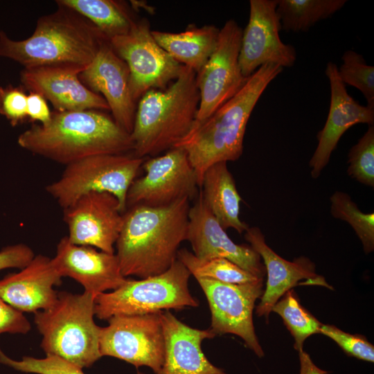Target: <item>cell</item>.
<instances>
[{"label": "cell", "mask_w": 374, "mask_h": 374, "mask_svg": "<svg viewBox=\"0 0 374 374\" xmlns=\"http://www.w3.org/2000/svg\"><path fill=\"white\" fill-rule=\"evenodd\" d=\"M189 201L161 207L136 205L124 213L116 255L125 277L145 278L170 267L186 240Z\"/></svg>", "instance_id": "cell-1"}, {"label": "cell", "mask_w": 374, "mask_h": 374, "mask_svg": "<svg viewBox=\"0 0 374 374\" xmlns=\"http://www.w3.org/2000/svg\"><path fill=\"white\" fill-rule=\"evenodd\" d=\"M283 70L271 63L259 67L233 98L208 117L195 119L188 134L174 147L186 152L199 187L210 166L241 157L251 112L265 89Z\"/></svg>", "instance_id": "cell-2"}, {"label": "cell", "mask_w": 374, "mask_h": 374, "mask_svg": "<svg viewBox=\"0 0 374 374\" xmlns=\"http://www.w3.org/2000/svg\"><path fill=\"white\" fill-rule=\"evenodd\" d=\"M20 147L65 166L98 154L133 150L130 134L100 110L57 112L46 124H35L17 139Z\"/></svg>", "instance_id": "cell-3"}, {"label": "cell", "mask_w": 374, "mask_h": 374, "mask_svg": "<svg viewBox=\"0 0 374 374\" xmlns=\"http://www.w3.org/2000/svg\"><path fill=\"white\" fill-rule=\"evenodd\" d=\"M40 17L33 33L23 40L0 30V56L30 69L77 68L83 71L109 39L88 19L66 7Z\"/></svg>", "instance_id": "cell-4"}, {"label": "cell", "mask_w": 374, "mask_h": 374, "mask_svg": "<svg viewBox=\"0 0 374 374\" xmlns=\"http://www.w3.org/2000/svg\"><path fill=\"white\" fill-rule=\"evenodd\" d=\"M197 73L183 66L164 89H150L136 105L130 133L135 157H156L173 148L189 132L199 105Z\"/></svg>", "instance_id": "cell-5"}, {"label": "cell", "mask_w": 374, "mask_h": 374, "mask_svg": "<svg viewBox=\"0 0 374 374\" xmlns=\"http://www.w3.org/2000/svg\"><path fill=\"white\" fill-rule=\"evenodd\" d=\"M95 296L60 292L54 304L34 313V323L42 336L46 355L59 357L81 368L91 366L101 357V327L94 321Z\"/></svg>", "instance_id": "cell-6"}, {"label": "cell", "mask_w": 374, "mask_h": 374, "mask_svg": "<svg viewBox=\"0 0 374 374\" xmlns=\"http://www.w3.org/2000/svg\"><path fill=\"white\" fill-rule=\"evenodd\" d=\"M190 273L176 260L165 272L141 280L127 278L111 292L95 297V316L108 320L114 316L152 314L163 310L197 307L188 289Z\"/></svg>", "instance_id": "cell-7"}, {"label": "cell", "mask_w": 374, "mask_h": 374, "mask_svg": "<svg viewBox=\"0 0 374 374\" xmlns=\"http://www.w3.org/2000/svg\"><path fill=\"white\" fill-rule=\"evenodd\" d=\"M144 161L127 153L87 157L66 165L60 177L46 189L63 209L86 193H109L124 213L128 190Z\"/></svg>", "instance_id": "cell-8"}, {"label": "cell", "mask_w": 374, "mask_h": 374, "mask_svg": "<svg viewBox=\"0 0 374 374\" xmlns=\"http://www.w3.org/2000/svg\"><path fill=\"white\" fill-rule=\"evenodd\" d=\"M109 42L127 65L136 102L150 89H166L183 67L157 44L145 18L136 19L128 33L112 37Z\"/></svg>", "instance_id": "cell-9"}, {"label": "cell", "mask_w": 374, "mask_h": 374, "mask_svg": "<svg viewBox=\"0 0 374 374\" xmlns=\"http://www.w3.org/2000/svg\"><path fill=\"white\" fill-rule=\"evenodd\" d=\"M160 312L114 316L101 327L100 352L157 373L163 365L165 341Z\"/></svg>", "instance_id": "cell-10"}, {"label": "cell", "mask_w": 374, "mask_h": 374, "mask_svg": "<svg viewBox=\"0 0 374 374\" xmlns=\"http://www.w3.org/2000/svg\"><path fill=\"white\" fill-rule=\"evenodd\" d=\"M142 168L145 175L131 184L126 208L136 205L166 206L195 195L197 175L183 149H170L163 154L144 161Z\"/></svg>", "instance_id": "cell-11"}, {"label": "cell", "mask_w": 374, "mask_h": 374, "mask_svg": "<svg viewBox=\"0 0 374 374\" xmlns=\"http://www.w3.org/2000/svg\"><path fill=\"white\" fill-rule=\"evenodd\" d=\"M242 29L233 19L220 29L215 48L206 63L197 73L199 105L197 120L211 116L233 98L248 78L239 64Z\"/></svg>", "instance_id": "cell-12"}, {"label": "cell", "mask_w": 374, "mask_h": 374, "mask_svg": "<svg viewBox=\"0 0 374 374\" xmlns=\"http://www.w3.org/2000/svg\"><path fill=\"white\" fill-rule=\"evenodd\" d=\"M207 299L211 313L210 329L215 335L233 334L259 357L264 352L256 335L253 311L262 293L263 278L245 284H231L195 278Z\"/></svg>", "instance_id": "cell-13"}, {"label": "cell", "mask_w": 374, "mask_h": 374, "mask_svg": "<svg viewBox=\"0 0 374 374\" xmlns=\"http://www.w3.org/2000/svg\"><path fill=\"white\" fill-rule=\"evenodd\" d=\"M277 0H250L248 23L242 30L239 64L243 76L249 78L259 67L274 64L292 66L296 60L294 47L280 38Z\"/></svg>", "instance_id": "cell-14"}, {"label": "cell", "mask_w": 374, "mask_h": 374, "mask_svg": "<svg viewBox=\"0 0 374 374\" xmlns=\"http://www.w3.org/2000/svg\"><path fill=\"white\" fill-rule=\"evenodd\" d=\"M123 214L116 197L109 193L90 192L64 208L69 240L114 253Z\"/></svg>", "instance_id": "cell-15"}, {"label": "cell", "mask_w": 374, "mask_h": 374, "mask_svg": "<svg viewBox=\"0 0 374 374\" xmlns=\"http://www.w3.org/2000/svg\"><path fill=\"white\" fill-rule=\"evenodd\" d=\"M79 78L87 88L104 98L114 121L130 134L137 104L132 94L130 71L109 40L101 45L92 62L79 74Z\"/></svg>", "instance_id": "cell-16"}, {"label": "cell", "mask_w": 374, "mask_h": 374, "mask_svg": "<svg viewBox=\"0 0 374 374\" xmlns=\"http://www.w3.org/2000/svg\"><path fill=\"white\" fill-rule=\"evenodd\" d=\"M186 240L191 245L193 253L199 259L224 258L258 278H263L266 273L258 253L251 247L231 240L200 193L189 209Z\"/></svg>", "instance_id": "cell-17"}, {"label": "cell", "mask_w": 374, "mask_h": 374, "mask_svg": "<svg viewBox=\"0 0 374 374\" xmlns=\"http://www.w3.org/2000/svg\"><path fill=\"white\" fill-rule=\"evenodd\" d=\"M337 68L331 62L326 68L330 87V103L326 123L317 134V147L309 162L311 176L314 179L328 165L331 154L346 130L357 123H374V108L360 105L348 94Z\"/></svg>", "instance_id": "cell-18"}, {"label": "cell", "mask_w": 374, "mask_h": 374, "mask_svg": "<svg viewBox=\"0 0 374 374\" xmlns=\"http://www.w3.org/2000/svg\"><path fill=\"white\" fill-rule=\"evenodd\" d=\"M52 260L62 277L74 279L95 296L118 288L127 279L121 272L116 253L73 244L67 236L58 242Z\"/></svg>", "instance_id": "cell-19"}, {"label": "cell", "mask_w": 374, "mask_h": 374, "mask_svg": "<svg viewBox=\"0 0 374 374\" xmlns=\"http://www.w3.org/2000/svg\"><path fill=\"white\" fill-rule=\"evenodd\" d=\"M82 71L73 67L39 66L24 69L21 86L40 94L55 111L109 110L104 98L87 88L80 80Z\"/></svg>", "instance_id": "cell-20"}, {"label": "cell", "mask_w": 374, "mask_h": 374, "mask_svg": "<svg viewBox=\"0 0 374 374\" xmlns=\"http://www.w3.org/2000/svg\"><path fill=\"white\" fill-rule=\"evenodd\" d=\"M244 232L245 240L263 260L267 274L265 291L256 308L258 317H265L267 321L275 303L288 290L299 285L301 280H307L309 284L330 287L316 274L315 266L308 258L301 257L292 262L286 260L267 245L259 228L249 226Z\"/></svg>", "instance_id": "cell-21"}, {"label": "cell", "mask_w": 374, "mask_h": 374, "mask_svg": "<svg viewBox=\"0 0 374 374\" xmlns=\"http://www.w3.org/2000/svg\"><path fill=\"white\" fill-rule=\"evenodd\" d=\"M62 276L52 258L37 255L19 272L0 279V296L21 312L46 310L56 301L55 286L62 283Z\"/></svg>", "instance_id": "cell-22"}, {"label": "cell", "mask_w": 374, "mask_h": 374, "mask_svg": "<svg viewBox=\"0 0 374 374\" xmlns=\"http://www.w3.org/2000/svg\"><path fill=\"white\" fill-rule=\"evenodd\" d=\"M160 318L165 354L163 365L156 374H226L212 364L202 352V341L216 336L210 328H193L168 310L161 312Z\"/></svg>", "instance_id": "cell-23"}, {"label": "cell", "mask_w": 374, "mask_h": 374, "mask_svg": "<svg viewBox=\"0 0 374 374\" xmlns=\"http://www.w3.org/2000/svg\"><path fill=\"white\" fill-rule=\"evenodd\" d=\"M226 163H216L205 171L200 195L224 230L232 228L242 233L249 226L240 218L242 198Z\"/></svg>", "instance_id": "cell-24"}, {"label": "cell", "mask_w": 374, "mask_h": 374, "mask_svg": "<svg viewBox=\"0 0 374 374\" xmlns=\"http://www.w3.org/2000/svg\"><path fill=\"white\" fill-rule=\"evenodd\" d=\"M220 29L214 25L190 24L181 33L152 30L157 44L183 66L199 73L213 52Z\"/></svg>", "instance_id": "cell-25"}, {"label": "cell", "mask_w": 374, "mask_h": 374, "mask_svg": "<svg viewBox=\"0 0 374 374\" xmlns=\"http://www.w3.org/2000/svg\"><path fill=\"white\" fill-rule=\"evenodd\" d=\"M56 3L80 14L108 39L125 35L136 20L127 5L114 0H58Z\"/></svg>", "instance_id": "cell-26"}, {"label": "cell", "mask_w": 374, "mask_h": 374, "mask_svg": "<svg viewBox=\"0 0 374 374\" xmlns=\"http://www.w3.org/2000/svg\"><path fill=\"white\" fill-rule=\"evenodd\" d=\"M346 0H277L276 12L280 29L286 32H305L317 22L339 11Z\"/></svg>", "instance_id": "cell-27"}, {"label": "cell", "mask_w": 374, "mask_h": 374, "mask_svg": "<svg viewBox=\"0 0 374 374\" xmlns=\"http://www.w3.org/2000/svg\"><path fill=\"white\" fill-rule=\"evenodd\" d=\"M179 260L195 278H207L231 284H245L258 278L224 258L199 259L192 252L183 249L178 251Z\"/></svg>", "instance_id": "cell-28"}, {"label": "cell", "mask_w": 374, "mask_h": 374, "mask_svg": "<svg viewBox=\"0 0 374 374\" xmlns=\"http://www.w3.org/2000/svg\"><path fill=\"white\" fill-rule=\"evenodd\" d=\"M271 311L283 319L298 351L303 350V343L308 337L319 333L322 323L301 305L292 289L275 303Z\"/></svg>", "instance_id": "cell-29"}, {"label": "cell", "mask_w": 374, "mask_h": 374, "mask_svg": "<svg viewBox=\"0 0 374 374\" xmlns=\"http://www.w3.org/2000/svg\"><path fill=\"white\" fill-rule=\"evenodd\" d=\"M330 200L331 215L353 227L362 243L365 253L372 252L374 249V213H362L344 192H335Z\"/></svg>", "instance_id": "cell-30"}, {"label": "cell", "mask_w": 374, "mask_h": 374, "mask_svg": "<svg viewBox=\"0 0 374 374\" xmlns=\"http://www.w3.org/2000/svg\"><path fill=\"white\" fill-rule=\"evenodd\" d=\"M338 74L346 84L359 90L366 100V106L374 108V67L366 64L363 56L348 50L341 57Z\"/></svg>", "instance_id": "cell-31"}, {"label": "cell", "mask_w": 374, "mask_h": 374, "mask_svg": "<svg viewBox=\"0 0 374 374\" xmlns=\"http://www.w3.org/2000/svg\"><path fill=\"white\" fill-rule=\"evenodd\" d=\"M348 176L366 186L374 187V126L367 131L348 152Z\"/></svg>", "instance_id": "cell-32"}, {"label": "cell", "mask_w": 374, "mask_h": 374, "mask_svg": "<svg viewBox=\"0 0 374 374\" xmlns=\"http://www.w3.org/2000/svg\"><path fill=\"white\" fill-rule=\"evenodd\" d=\"M0 364L17 371L34 374H84L82 368L54 355L44 358L24 356L20 360L7 356L0 348Z\"/></svg>", "instance_id": "cell-33"}, {"label": "cell", "mask_w": 374, "mask_h": 374, "mask_svg": "<svg viewBox=\"0 0 374 374\" xmlns=\"http://www.w3.org/2000/svg\"><path fill=\"white\" fill-rule=\"evenodd\" d=\"M319 333L335 341L347 355L364 361L374 362V346L365 337L352 335L335 326L323 323Z\"/></svg>", "instance_id": "cell-34"}, {"label": "cell", "mask_w": 374, "mask_h": 374, "mask_svg": "<svg viewBox=\"0 0 374 374\" xmlns=\"http://www.w3.org/2000/svg\"><path fill=\"white\" fill-rule=\"evenodd\" d=\"M26 109L27 94L21 85L0 87V114L4 116L12 126L28 118Z\"/></svg>", "instance_id": "cell-35"}, {"label": "cell", "mask_w": 374, "mask_h": 374, "mask_svg": "<svg viewBox=\"0 0 374 374\" xmlns=\"http://www.w3.org/2000/svg\"><path fill=\"white\" fill-rule=\"evenodd\" d=\"M30 329V323L24 313L12 307L0 296V335H25Z\"/></svg>", "instance_id": "cell-36"}, {"label": "cell", "mask_w": 374, "mask_h": 374, "mask_svg": "<svg viewBox=\"0 0 374 374\" xmlns=\"http://www.w3.org/2000/svg\"><path fill=\"white\" fill-rule=\"evenodd\" d=\"M35 257L33 251L24 244L6 247L0 251V270L7 268L23 269Z\"/></svg>", "instance_id": "cell-37"}, {"label": "cell", "mask_w": 374, "mask_h": 374, "mask_svg": "<svg viewBox=\"0 0 374 374\" xmlns=\"http://www.w3.org/2000/svg\"><path fill=\"white\" fill-rule=\"evenodd\" d=\"M27 118L32 121H39L40 124H46L51 118L46 100L40 94L29 92L27 95Z\"/></svg>", "instance_id": "cell-38"}, {"label": "cell", "mask_w": 374, "mask_h": 374, "mask_svg": "<svg viewBox=\"0 0 374 374\" xmlns=\"http://www.w3.org/2000/svg\"><path fill=\"white\" fill-rule=\"evenodd\" d=\"M298 352L300 362L299 374H328V371L317 367L303 349Z\"/></svg>", "instance_id": "cell-39"}, {"label": "cell", "mask_w": 374, "mask_h": 374, "mask_svg": "<svg viewBox=\"0 0 374 374\" xmlns=\"http://www.w3.org/2000/svg\"><path fill=\"white\" fill-rule=\"evenodd\" d=\"M138 374H143V373H140V372H138Z\"/></svg>", "instance_id": "cell-40"}]
</instances>
